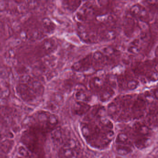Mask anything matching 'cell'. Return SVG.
Listing matches in <instances>:
<instances>
[{"label":"cell","instance_id":"6da1fadb","mask_svg":"<svg viewBox=\"0 0 158 158\" xmlns=\"http://www.w3.org/2000/svg\"><path fill=\"white\" fill-rule=\"evenodd\" d=\"M80 130L87 143L91 146L98 137L101 128L94 122L85 121L81 123Z\"/></svg>","mask_w":158,"mask_h":158},{"label":"cell","instance_id":"7a4b0ae2","mask_svg":"<svg viewBox=\"0 0 158 158\" xmlns=\"http://www.w3.org/2000/svg\"><path fill=\"white\" fill-rule=\"evenodd\" d=\"M80 148L77 140L70 137L63 145L59 152L60 157L76 158L80 153Z\"/></svg>","mask_w":158,"mask_h":158},{"label":"cell","instance_id":"3957f363","mask_svg":"<svg viewBox=\"0 0 158 158\" xmlns=\"http://www.w3.org/2000/svg\"><path fill=\"white\" fill-rule=\"evenodd\" d=\"M147 104L148 102L144 97L140 96L135 98L130 109L132 118L138 120L145 116Z\"/></svg>","mask_w":158,"mask_h":158},{"label":"cell","instance_id":"277c9868","mask_svg":"<svg viewBox=\"0 0 158 158\" xmlns=\"http://www.w3.org/2000/svg\"><path fill=\"white\" fill-rule=\"evenodd\" d=\"M113 129H101L98 137L91 146L98 149H104L110 145L114 138Z\"/></svg>","mask_w":158,"mask_h":158},{"label":"cell","instance_id":"5b68a950","mask_svg":"<svg viewBox=\"0 0 158 158\" xmlns=\"http://www.w3.org/2000/svg\"><path fill=\"white\" fill-rule=\"evenodd\" d=\"M117 83L122 88L128 90H134L139 85V81L130 76L122 75L117 78Z\"/></svg>","mask_w":158,"mask_h":158},{"label":"cell","instance_id":"8992f818","mask_svg":"<svg viewBox=\"0 0 158 158\" xmlns=\"http://www.w3.org/2000/svg\"><path fill=\"white\" fill-rule=\"evenodd\" d=\"M92 66V56L90 54L75 63L72 68L75 72L82 73L88 71Z\"/></svg>","mask_w":158,"mask_h":158},{"label":"cell","instance_id":"52a82bcc","mask_svg":"<svg viewBox=\"0 0 158 158\" xmlns=\"http://www.w3.org/2000/svg\"><path fill=\"white\" fill-rule=\"evenodd\" d=\"M151 128L146 123L141 121H136L132 126V131L135 136H149L151 134Z\"/></svg>","mask_w":158,"mask_h":158},{"label":"cell","instance_id":"ba28073f","mask_svg":"<svg viewBox=\"0 0 158 158\" xmlns=\"http://www.w3.org/2000/svg\"><path fill=\"white\" fill-rule=\"evenodd\" d=\"M70 137L69 132L62 128L54 129L51 134L52 141L56 145H63Z\"/></svg>","mask_w":158,"mask_h":158},{"label":"cell","instance_id":"9c48e42d","mask_svg":"<svg viewBox=\"0 0 158 158\" xmlns=\"http://www.w3.org/2000/svg\"><path fill=\"white\" fill-rule=\"evenodd\" d=\"M107 115L113 120H117L122 111V107L119 99H115L110 102L107 106Z\"/></svg>","mask_w":158,"mask_h":158},{"label":"cell","instance_id":"30bf717a","mask_svg":"<svg viewBox=\"0 0 158 158\" xmlns=\"http://www.w3.org/2000/svg\"><path fill=\"white\" fill-rule=\"evenodd\" d=\"M91 108L88 102L77 101L73 104L72 110L74 114L81 116L86 114Z\"/></svg>","mask_w":158,"mask_h":158},{"label":"cell","instance_id":"8fae6325","mask_svg":"<svg viewBox=\"0 0 158 158\" xmlns=\"http://www.w3.org/2000/svg\"><path fill=\"white\" fill-rule=\"evenodd\" d=\"M75 98L77 101L89 102L92 99L91 91L88 90L84 87L78 86L76 89L74 94Z\"/></svg>","mask_w":158,"mask_h":158},{"label":"cell","instance_id":"7c38bea8","mask_svg":"<svg viewBox=\"0 0 158 158\" xmlns=\"http://www.w3.org/2000/svg\"><path fill=\"white\" fill-rule=\"evenodd\" d=\"M115 94L114 88L106 84L98 93L99 99L102 102L109 101L111 99L113 98Z\"/></svg>","mask_w":158,"mask_h":158},{"label":"cell","instance_id":"4fadbf2b","mask_svg":"<svg viewBox=\"0 0 158 158\" xmlns=\"http://www.w3.org/2000/svg\"><path fill=\"white\" fill-rule=\"evenodd\" d=\"M92 56V65H94L97 68H99L103 67L107 63L108 58L101 51H96Z\"/></svg>","mask_w":158,"mask_h":158},{"label":"cell","instance_id":"5bb4252c","mask_svg":"<svg viewBox=\"0 0 158 158\" xmlns=\"http://www.w3.org/2000/svg\"><path fill=\"white\" fill-rule=\"evenodd\" d=\"M106 85L105 79L102 77L95 76L89 80V85L90 91L98 94L100 90Z\"/></svg>","mask_w":158,"mask_h":158},{"label":"cell","instance_id":"9a60e30c","mask_svg":"<svg viewBox=\"0 0 158 158\" xmlns=\"http://www.w3.org/2000/svg\"><path fill=\"white\" fill-rule=\"evenodd\" d=\"M89 114V118L86 121H91L93 119L98 121L99 119L105 117L107 115L106 109L101 106H96L90 109Z\"/></svg>","mask_w":158,"mask_h":158},{"label":"cell","instance_id":"2e32d148","mask_svg":"<svg viewBox=\"0 0 158 158\" xmlns=\"http://www.w3.org/2000/svg\"><path fill=\"white\" fill-rule=\"evenodd\" d=\"M152 139L149 136H136L134 140V144L138 149L142 150L149 147L151 144Z\"/></svg>","mask_w":158,"mask_h":158},{"label":"cell","instance_id":"e0dca14e","mask_svg":"<svg viewBox=\"0 0 158 158\" xmlns=\"http://www.w3.org/2000/svg\"><path fill=\"white\" fill-rule=\"evenodd\" d=\"M93 13L92 9L88 7V5H85L80 8L77 13L76 16L79 21H85L93 16Z\"/></svg>","mask_w":158,"mask_h":158},{"label":"cell","instance_id":"ac0fdd59","mask_svg":"<svg viewBox=\"0 0 158 158\" xmlns=\"http://www.w3.org/2000/svg\"><path fill=\"white\" fill-rule=\"evenodd\" d=\"M158 109L152 108L151 110H149L148 112L146 114L145 116L146 117V123L149 126L151 127V126H156L157 125V118H158Z\"/></svg>","mask_w":158,"mask_h":158},{"label":"cell","instance_id":"d6986e66","mask_svg":"<svg viewBox=\"0 0 158 158\" xmlns=\"http://www.w3.org/2000/svg\"><path fill=\"white\" fill-rule=\"evenodd\" d=\"M42 47L46 52L50 54L57 49V44L56 41L53 39H48L43 41Z\"/></svg>","mask_w":158,"mask_h":158},{"label":"cell","instance_id":"ffe728a7","mask_svg":"<svg viewBox=\"0 0 158 158\" xmlns=\"http://www.w3.org/2000/svg\"><path fill=\"white\" fill-rule=\"evenodd\" d=\"M115 142L116 144L132 146L131 139L126 133L121 132L119 133L115 138Z\"/></svg>","mask_w":158,"mask_h":158},{"label":"cell","instance_id":"44dd1931","mask_svg":"<svg viewBox=\"0 0 158 158\" xmlns=\"http://www.w3.org/2000/svg\"><path fill=\"white\" fill-rule=\"evenodd\" d=\"M43 30L48 34H52L56 28L55 24L48 18H44L42 20Z\"/></svg>","mask_w":158,"mask_h":158},{"label":"cell","instance_id":"7402d4cb","mask_svg":"<svg viewBox=\"0 0 158 158\" xmlns=\"http://www.w3.org/2000/svg\"><path fill=\"white\" fill-rule=\"evenodd\" d=\"M141 50V42L139 39H135L129 44L127 48V52L132 54L138 53Z\"/></svg>","mask_w":158,"mask_h":158},{"label":"cell","instance_id":"603a6c76","mask_svg":"<svg viewBox=\"0 0 158 158\" xmlns=\"http://www.w3.org/2000/svg\"><path fill=\"white\" fill-rule=\"evenodd\" d=\"M116 152L121 156H126L133 152L132 146L128 145L116 144L115 146Z\"/></svg>","mask_w":158,"mask_h":158},{"label":"cell","instance_id":"cb8c5ba5","mask_svg":"<svg viewBox=\"0 0 158 158\" xmlns=\"http://www.w3.org/2000/svg\"><path fill=\"white\" fill-rule=\"evenodd\" d=\"M81 0H64V4L66 9L71 11L76 10L80 5Z\"/></svg>","mask_w":158,"mask_h":158},{"label":"cell","instance_id":"d4e9b609","mask_svg":"<svg viewBox=\"0 0 158 158\" xmlns=\"http://www.w3.org/2000/svg\"><path fill=\"white\" fill-rule=\"evenodd\" d=\"M98 124L101 129H113V124L110 119L106 116L102 117L98 120Z\"/></svg>","mask_w":158,"mask_h":158},{"label":"cell","instance_id":"484cf974","mask_svg":"<svg viewBox=\"0 0 158 158\" xmlns=\"http://www.w3.org/2000/svg\"><path fill=\"white\" fill-rule=\"evenodd\" d=\"M142 6L139 4H135L131 7L130 9V14L132 17L135 18H138L141 10Z\"/></svg>","mask_w":158,"mask_h":158},{"label":"cell","instance_id":"4316f807","mask_svg":"<svg viewBox=\"0 0 158 158\" xmlns=\"http://www.w3.org/2000/svg\"><path fill=\"white\" fill-rule=\"evenodd\" d=\"M58 122L59 121H58V117L55 114H50L49 115L48 121H47V123H48L49 127L51 128L54 127L57 125Z\"/></svg>","mask_w":158,"mask_h":158},{"label":"cell","instance_id":"83f0119b","mask_svg":"<svg viewBox=\"0 0 158 158\" xmlns=\"http://www.w3.org/2000/svg\"><path fill=\"white\" fill-rule=\"evenodd\" d=\"M116 33L113 30H107L103 34V38L106 40H111L116 37Z\"/></svg>","mask_w":158,"mask_h":158},{"label":"cell","instance_id":"f1b7e54d","mask_svg":"<svg viewBox=\"0 0 158 158\" xmlns=\"http://www.w3.org/2000/svg\"><path fill=\"white\" fill-rule=\"evenodd\" d=\"M29 37L32 40H39L42 37V34L39 30H34L28 34V38Z\"/></svg>","mask_w":158,"mask_h":158},{"label":"cell","instance_id":"f546056e","mask_svg":"<svg viewBox=\"0 0 158 158\" xmlns=\"http://www.w3.org/2000/svg\"><path fill=\"white\" fill-rule=\"evenodd\" d=\"M108 58L110 56H113L116 53V51L111 47H105L101 51Z\"/></svg>","mask_w":158,"mask_h":158},{"label":"cell","instance_id":"4dcf8cb0","mask_svg":"<svg viewBox=\"0 0 158 158\" xmlns=\"http://www.w3.org/2000/svg\"><path fill=\"white\" fill-rule=\"evenodd\" d=\"M54 102L57 105H62L64 100V98L62 94L57 93L54 96Z\"/></svg>","mask_w":158,"mask_h":158},{"label":"cell","instance_id":"1f68e13d","mask_svg":"<svg viewBox=\"0 0 158 158\" xmlns=\"http://www.w3.org/2000/svg\"><path fill=\"white\" fill-rule=\"evenodd\" d=\"M20 38L23 41H25L28 39V34L25 31H22L20 33Z\"/></svg>","mask_w":158,"mask_h":158},{"label":"cell","instance_id":"d6a6232c","mask_svg":"<svg viewBox=\"0 0 158 158\" xmlns=\"http://www.w3.org/2000/svg\"><path fill=\"white\" fill-rule=\"evenodd\" d=\"M19 153L23 156H26L27 155V152L26 149L23 147H21L19 149Z\"/></svg>","mask_w":158,"mask_h":158},{"label":"cell","instance_id":"836d02e7","mask_svg":"<svg viewBox=\"0 0 158 158\" xmlns=\"http://www.w3.org/2000/svg\"><path fill=\"white\" fill-rule=\"evenodd\" d=\"M0 27H1V24H0Z\"/></svg>","mask_w":158,"mask_h":158},{"label":"cell","instance_id":"e575fe53","mask_svg":"<svg viewBox=\"0 0 158 158\" xmlns=\"http://www.w3.org/2000/svg\"><path fill=\"white\" fill-rule=\"evenodd\" d=\"M126 1H128V0H126Z\"/></svg>","mask_w":158,"mask_h":158}]
</instances>
